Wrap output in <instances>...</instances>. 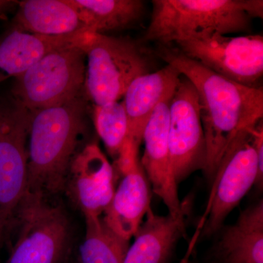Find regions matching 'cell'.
Returning a JSON list of instances; mask_svg holds the SVG:
<instances>
[{"instance_id":"1","label":"cell","mask_w":263,"mask_h":263,"mask_svg":"<svg viewBox=\"0 0 263 263\" xmlns=\"http://www.w3.org/2000/svg\"><path fill=\"white\" fill-rule=\"evenodd\" d=\"M155 53L191 81L198 95L206 161L203 171L214 181L223 157L237 135L262 120L263 89L230 81L188 58L172 45Z\"/></svg>"},{"instance_id":"2","label":"cell","mask_w":263,"mask_h":263,"mask_svg":"<svg viewBox=\"0 0 263 263\" xmlns=\"http://www.w3.org/2000/svg\"><path fill=\"white\" fill-rule=\"evenodd\" d=\"M29 112L27 194L44 197L65 186L86 127V107L79 95L60 106Z\"/></svg>"},{"instance_id":"3","label":"cell","mask_w":263,"mask_h":263,"mask_svg":"<svg viewBox=\"0 0 263 263\" xmlns=\"http://www.w3.org/2000/svg\"><path fill=\"white\" fill-rule=\"evenodd\" d=\"M262 0H153L143 41L169 46L212 29L222 34L247 32L252 19L262 18Z\"/></svg>"},{"instance_id":"4","label":"cell","mask_w":263,"mask_h":263,"mask_svg":"<svg viewBox=\"0 0 263 263\" xmlns=\"http://www.w3.org/2000/svg\"><path fill=\"white\" fill-rule=\"evenodd\" d=\"M129 37L86 32L79 47L86 55L84 86L95 106L119 101L137 78L153 72L155 51Z\"/></svg>"},{"instance_id":"5","label":"cell","mask_w":263,"mask_h":263,"mask_svg":"<svg viewBox=\"0 0 263 263\" xmlns=\"http://www.w3.org/2000/svg\"><path fill=\"white\" fill-rule=\"evenodd\" d=\"M79 43L48 53L15 78L12 98L34 111L60 106L79 96L86 77V55Z\"/></svg>"},{"instance_id":"6","label":"cell","mask_w":263,"mask_h":263,"mask_svg":"<svg viewBox=\"0 0 263 263\" xmlns=\"http://www.w3.org/2000/svg\"><path fill=\"white\" fill-rule=\"evenodd\" d=\"M174 45L184 56L222 77L247 87H262L261 34L230 37L206 29L180 38Z\"/></svg>"},{"instance_id":"7","label":"cell","mask_w":263,"mask_h":263,"mask_svg":"<svg viewBox=\"0 0 263 263\" xmlns=\"http://www.w3.org/2000/svg\"><path fill=\"white\" fill-rule=\"evenodd\" d=\"M256 125V124H255ZM237 135L223 157L212 186L200 238H209L222 227L227 216L255 184L259 162L252 128Z\"/></svg>"},{"instance_id":"8","label":"cell","mask_w":263,"mask_h":263,"mask_svg":"<svg viewBox=\"0 0 263 263\" xmlns=\"http://www.w3.org/2000/svg\"><path fill=\"white\" fill-rule=\"evenodd\" d=\"M15 212L20 228L6 263L61 262L70 230L61 208L49 205L42 196L27 194Z\"/></svg>"},{"instance_id":"9","label":"cell","mask_w":263,"mask_h":263,"mask_svg":"<svg viewBox=\"0 0 263 263\" xmlns=\"http://www.w3.org/2000/svg\"><path fill=\"white\" fill-rule=\"evenodd\" d=\"M29 119L12 97L0 99V210L13 214L27 194Z\"/></svg>"},{"instance_id":"10","label":"cell","mask_w":263,"mask_h":263,"mask_svg":"<svg viewBox=\"0 0 263 263\" xmlns=\"http://www.w3.org/2000/svg\"><path fill=\"white\" fill-rule=\"evenodd\" d=\"M168 143L178 184L197 170H203L206 144L195 86L181 75L170 104Z\"/></svg>"},{"instance_id":"11","label":"cell","mask_w":263,"mask_h":263,"mask_svg":"<svg viewBox=\"0 0 263 263\" xmlns=\"http://www.w3.org/2000/svg\"><path fill=\"white\" fill-rule=\"evenodd\" d=\"M173 96L164 99L154 110L143 132L144 154L141 164L154 192L162 199L169 214L178 217L189 207L180 200L168 143L169 108Z\"/></svg>"},{"instance_id":"12","label":"cell","mask_w":263,"mask_h":263,"mask_svg":"<svg viewBox=\"0 0 263 263\" xmlns=\"http://www.w3.org/2000/svg\"><path fill=\"white\" fill-rule=\"evenodd\" d=\"M114 179L113 165L96 143H90L74 156L66 183L84 216L100 217L113 198Z\"/></svg>"},{"instance_id":"13","label":"cell","mask_w":263,"mask_h":263,"mask_svg":"<svg viewBox=\"0 0 263 263\" xmlns=\"http://www.w3.org/2000/svg\"><path fill=\"white\" fill-rule=\"evenodd\" d=\"M181 74L173 66L135 79L124 95L122 103L129 124V138L137 146L143 141V132L154 110L164 99L173 96Z\"/></svg>"},{"instance_id":"14","label":"cell","mask_w":263,"mask_h":263,"mask_svg":"<svg viewBox=\"0 0 263 263\" xmlns=\"http://www.w3.org/2000/svg\"><path fill=\"white\" fill-rule=\"evenodd\" d=\"M151 188L141 162L122 175L102 219L123 239L129 240L134 236L151 209Z\"/></svg>"},{"instance_id":"15","label":"cell","mask_w":263,"mask_h":263,"mask_svg":"<svg viewBox=\"0 0 263 263\" xmlns=\"http://www.w3.org/2000/svg\"><path fill=\"white\" fill-rule=\"evenodd\" d=\"M84 33L45 36L10 27L0 35V84L22 75L48 53L80 43Z\"/></svg>"},{"instance_id":"16","label":"cell","mask_w":263,"mask_h":263,"mask_svg":"<svg viewBox=\"0 0 263 263\" xmlns=\"http://www.w3.org/2000/svg\"><path fill=\"white\" fill-rule=\"evenodd\" d=\"M188 212L175 217L149 209L129 246L124 263H167L175 246L186 234Z\"/></svg>"},{"instance_id":"17","label":"cell","mask_w":263,"mask_h":263,"mask_svg":"<svg viewBox=\"0 0 263 263\" xmlns=\"http://www.w3.org/2000/svg\"><path fill=\"white\" fill-rule=\"evenodd\" d=\"M12 27L45 36L89 32L79 12L67 0H25L18 3Z\"/></svg>"},{"instance_id":"18","label":"cell","mask_w":263,"mask_h":263,"mask_svg":"<svg viewBox=\"0 0 263 263\" xmlns=\"http://www.w3.org/2000/svg\"><path fill=\"white\" fill-rule=\"evenodd\" d=\"M220 263H263V202L240 213L221 232L215 248Z\"/></svg>"},{"instance_id":"19","label":"cell","mask_w":263,"mask_h":263,"mask_svg":"<svg viewBox=\"0 0 263 263\" xmlns=\"http://www.w3.org/2000/svg\"><path fill=\"white\" fill-rule=\"evenodd\" d=\"M79 12L89 32L105 34L138 25L146 13L141 0H67Z\"/></svg>"},{"instance_id":"20","label":"cell","mask_w":263,"mask_h":263,"mask_svg":"<svg viewBox=\"0 0 263 263\" xmlns=\"http://www.w3.org/2000/svg\"><path fill=\"white\" fill-rule=\"evenodd\" d=\"M86 234L80 249V263H124L129 240L123 239L101 217L85 216Z\"/></svg>"},{"instance_id":"21","label":"cell","mask_w":263,"mask_h":263,"mask_svg":"<svg viewBox=\"0 0 263 263\" xmlns=\"http://www.w3.org/2000/svg\"><path fill=\"white\" fill-rule=\"evenodd\" d=\"M94 121L99 136L114 160H117L124 143L129 138V124L122 102L95 106Z\"/></svg>"},{"instance_id":"22","label":"cell","mask_w":263,"mask_h":263,"mask_svg":"<svg viewBox=\"0 0 263 263\" xmlns=\"http://www.w3.org/2000/svg\"><path fill=\"white\" fill-rule=\"evenodd\" d=\"M254 144L257 151V157H258L259 167L257 171V179L255 184L259 187H262L263 182V126L262 120L257 123L252 128Z\"/></svg>"},{"instance_id":"23","label":"cell","mask_w":263,"mask_h":263,"mask_svg":"<svg viewBox=\"0 0 263 263\" xmlns=\"http://www.w3.org/2000/svg\"><path fill=\"white\" fill-rule=\"evenodd\" d=\"M202 228V223H198L195 230V233L193 237H192L191 240H190V243H189L187 249H186V253L182 257V259L180 260L179 263H189L190 262V257H191L192 254H193L194 249L197 243V240L200 239V233H201V230Z\"/></svg>"},{"instance_id":"24","label":"cell","mask_w":263,"mask_h":263,"mask_svg":"<svg viewBox=\"0 0 263 263\" xmlns=\"http://www.w3.org/2000/svg\"><path fill=\"white\" fill-rule=\"evenodd\" d=\"M13 214L8 211L0 210V243L3 239L4 232Z\"/></svg>"},{"instance_id":"25","label":"cell","mask_w":263,"mask_h":263,"mask_svg":"<svg viewBox=\"0 0 263 263\" xmlns=\"http://www.w3.org/2000/svg\"><path fill=\"white\" fill-rule=\"evenodd\" d=\"M18 3L16 1H10V0H0V15L3 14L7 10L13 7V5Z\"/></svg>"}]
</instances>
